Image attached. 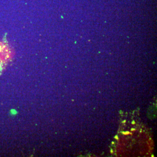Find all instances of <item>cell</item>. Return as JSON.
Returning <instances> with one entry per match:
<instances>
[{
    "label": "cell",
    "instance_id": "6da1fadb",
    "mask_svg": "<svg viewBox=\"0 0 157 157\" xmlns=\"http://www.w3.org/2000/svg\"><path fill=\"white\" fill-rule=\"evenodd\" d=\"M123 133L125 134H127L129 133V132H126V133Z\"/></svg>",
    "mask_w": 157,
    "mask_h": 157
},
{
    "label": "cell",
    "instance_id": "7a4b0ae2",
    "mask_svg": "<svg viewBox=\"0 0 157 157\" xmlns=\"http://www.w3.org/2000/svg\"><path fill=\"white\" fill-rule=\"evenodd\" d=\"M134 123H134V121H133L132 122V124H134Z\"/></svg>",
    "mask_w": 157,
    "mask_h": 157
}]
</instances>
